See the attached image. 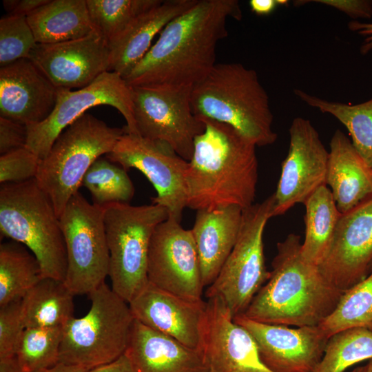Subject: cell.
<instances>
[{
    "mask_svg": "<svg viewBox=\"0 0 372 372\" xmlns=\"http://www.w3.org/2000/svg\"><path fill=\"white\" fill-rule=\"evenodd\" d=\"M242 17L237 0H197L167 24L124 79L130 86L193 87L216 64V48L227 35V20Z\"/></svg>",
    "mask_w": 372,
    "mask_h": 372,
    "instance_id": "obj_1",
    "label": "cell"
},
{
    "mask_svg": "<svg viewBox=\"0 0 372 372\" xmlns=\"http://www.w3.org/2000/svg\"><path fill=\"white\" fill-rule=\"evenodd\" d=\"M185 174L187 207L196 211L254 204L258 177L256 145L231 126L200 118Z\"/></svg>",
    "mask_w": 372,
    "mask_h": 372,
    "instance_id": "obj_2",
    "label": "cell"
},
{
    "mask_svg": "<svg viewBox=\"0 0 372 372\" xmlns=\"http://www.w3.org/2000/svg\"><path fill=\"white\" fill-rule=\"evenodd\" d=\"M301 245L295 234L277 243L269 278L243 313L246 317L267 324L318 326L334 310L344 292L303 258Z\"/></svg>",
    "mask_w": 372,
    "mask_h": 372,
    "instance_id": "obj_3",
    "label": "cell"
},
{
    "mask_svg": "<svg viewBox=\"0 0 372 372\" xmlns=\"http://www.w3.org/2000/svg\"><path fill=\"white\" fill-rule=\"evenodd\" d=\"M194 113L227 124L256 147L274 143L269 96L256 72L240 63H216L192 89Z\"/></svg>",
    "mask_w": 372,
    "mask_h": 372,
    "instance_id": "obj_4",
    "label": "cell"
},
{
    "mask_svg": "<svg viewBox=\"0 0 372 372\" xmlns=\"http://www.w3.org/2000/svg\"><path fill=\"white\" fill-rule=\"evenodd\" d=\"M0 231L29 249L39 262L43 278L65 281L67 253L60 220L35 178L1 184Z\"/></svg>",
    "mask_w": 372,
    "mask_h": 372,
    "instance_id": "obj_5",
    "label": "cell"
},
{
    "mask_svg": "<svg viewBox=\"0 0 372 372\" xmlns=\"http://www.w3.org/2000/svg\"><path fill=\"white\" fill-rule=\"evenodd\" d=\"M124 133L123 127H110L85 113L56 138L41 160L35 180L50 197L59 218L79 192L91 165L111 152Z\"/></svg>",
    "mask_w": 372,
    "mask_h": 372,
    "instance_id": "obj_6",
    "label": "cell"
},
{
    "mask_svg": "<svg viewBox=\"0 0 372 372\" xmlns=\"http://www.w3.org/2000/svg\"><path fill=\"white\" fill-rule=\"evenodd\" d=\"M91 307L63 327L59 362L88 370L112 362L127 349L134 318L129 303L105 282L90 292Z\"/></svg>",
    "mask_w": 372,
    "mask_h": 372,
    "instance_id": "obj_7",
    "label": "cell"
},
{
    "mask_svg": "<svg viewBox=\"0 0 372 372\" xmlns=\"http://www.w3.org/2000/svg\"><path fill=\"white\" fill-rule=\"evenodd\" d=\"M103 207L111 288L130 303L149 283L151 238L156 226L168 218V212L153 203L133 206L114 203Z\"/></svg>",
    "mask_w": 372,
    "mask_h": 372,
    "instance_id": "obj_8",
    "label": "cell"
},
{
    "mask_svg": "<svg viewBox=\"0 0 372 372\" xmlns=\"http://www.w3.org/2000/svg\"><path fill=\"white\" fill-rule=\"evenodd\" d=\"M273 195L243 209L237 241L214 282L207 298L220 296L232 316L243 314L270 276L264 256L263 233L273 217Z\"/></svg>",
    "mask_w": 372,
    "mask_h": 372,
    "instance_id": "obj_9",
    "label": "cell"
},
{
    "mask_svg": "<svg viewBox=\"0 0 372 372\" xmlns=\"http://www.w3.org/2000/svg\"><path fill=\"white\" fill-rule=\"evenodd\" d=\"M59 220L68 262L64 283L74 296L89 294L105 282L109 273L104 207L90 203L78 192Z\"/></svg>",
    "mask_w": 372,
    "mask_h": 372,
    "instance_id": "obj_10",
    "label": "cell"
},
{
    "mask_svg": "<svg viewBox=\"0 0 372 372\" xmlns=\"http://www.w3.org/2000/svg\"><path fill=\"white\" fill-rule=\"evenodd\" d=\"M138 134L168 144L191 160L195 138L205 130L191 103L192 87L167 85L131 86Z\"/></svg>",
    "mask_w": 372,
    "mask_h": 372,
    "instance_id": "obj_11",
    "label": "cell"
},
{
    "mask_svg": "<svg viewBox=\"0 0 372 372\" xmlns=\"http://www.w3.org/2000/svg\"><path fill=\"white\" fill-rule=\"evenodd\" d=\"M107 105L124 117L125 132L138 134L134 118L132 87L114 72H105L77 90L58 89L54 107L43 121L27 126L26 147L41 159L46 156L59 134L93 107Z\"/></svg>",
    "mask_w": 372,
    "mask_h": 372,
    "instance_id": "obj_12",
    "label": "cell"
},
{
    "mask_svg": "<svg viewBox=\"0 0 372 372\" xmlns=\"http://www.w3.org/2000/svg\"><path fill=\"white\" fill-rule=\"evenodd\" d=\"M106 158L126 171L135 168L142 172L157 193L152 198V203L163 206L168 218L180 223L183 211L187 207L188 161L166 143L125 132Z\"/></svg>",
    "mask_w": 372,
    "mask_h": 372,
    "instance_id": "obj_13",
    "label": "cell"
},
{
    "mask_svg": "<svg viewBox=\"0 0 372 372\" xmlns=\"http://www.w3.org/2000/svg\"><path fill=\"white\" fill-rule=\"evenodd\" d=\"M149 282L190 300H202L200 265L191 229L167 218L151 238L147 265Z\"/></svg>",
    "mask_w": 372,
    "mask_h": 372,
    "instance_id": "obj_14",
    "label": "cell"
},
{
    "mask_svg": "<svg viewBox=\"0 0 372 372\" xmlns=\"http://www.w3.org/2000/svg\"><path fill=\"white\" fill-rule=\"evenodd\" d=\"M289 147L273 195V217L304 203L318 188L327 185L329 151L311 121L295 118L290 125Z\"/></svg>",
    "mask_w": 372,
    "mask_h": 372,
    "instance_id": "obj_15",
    "label": "cell"
},
{
    "mask_svg": "<svg viewBox=\"0 0 372 372\" xmlns=\"http://www.w3.org/2000/svg\"><path fill=\"white\" fill-rule=\"evenodd\" d=\"M198 351L209 372H273L251 333L234 320L220 296L207 298Z\"/></svg>",
    "mask_w": 372,
    "mask_h": 372,
    "instance_id": "obj_16",
    "label": "cell"
},
{
    "mask_svg": "<svg viewBox=\"0 0 372 372\" xmlns=\"http://www.w3.org/2000/svg\"><path fill=\"white\" fill-rule=\"evenodd\" d=\"M372 262V196L341 214L328 253L318 266L343 292L364 280Z\"/></svg>",
    "mask_w": 372,
    "mask_h": 372,
    "instance_id": "obj_17",
    "label": "cell"
},
{
    "mask_svg": "<svg viewBox=\"0 0 372 372\" xmlns=\"http://www.w3.org/2000/svg\"><path fill=\"white\" fill-rule=\"evenodd\" d=\"M234 320L251 333L262 361L273 372H314L329 340L318 326L289 328L257 322L244 314Z\"/></svg>",
    "mask_w": 372,
    "mask_h": 372,
    "instance_id": "obj_18",
    "label": "cell"
},
{
    "mask_svg": "<svg viewBox=\"0 0 372 372\" xmlns=\"http://www.w3.org/2000/svg\"><path fill=\"white\" fill-rule=\"evenodd\" d=\"M29 59L57 89H81L110 71V52L107 40L94 30L71 41L37 43Z\"/></svg>",
    "mask_w": 372,
    "mask_h": 372,
    "instance_id": "obj_19",
    "label": "cell"
},
{
    "mask_svg": "<svg viewBox=\"0 0 372 372\" xmlns=\"http://www.w3.org/2000/svg\"><path fill=\"white\" fill-rule=\"evenodd\" d=\"M129 305L136 320L198 350L206 308L203 299H185L149 282Z\"/></svg>",
    "mask_w": 372,
    "mask_h": 372,
    "instance_id": "obj_20",
    "label": "cell"
},
{
    "mask_svg": "<svg viewBox=\"0 0 372 372\" xmlns=\"http://www.w3.org/2000/svg\"><path fill=\"white\" fill-rule=\"evenodd\" d=\"M58 89L29 59L0 68V115L25 125L52 112Z\"/></svg>",
    "mask_w": 372,
    "mask_h": 372,
    "instance_id": "obj_21",
    "label": "cell"
},
{
    "mask_svg": "<svg viewBox=\"0 0 372 372\" xmlns=\"http://www.w3.org/2000/svg\"><path fill=\"white\" fill-rule=\"evenodd\" d=\"M125 353L134 372H209L197 350L135 319Z\"/></svg>",
    "mask_w": 372,
    "mask_h": 372,
    "instance_id": "obj_22",
    "label": "cell"
},
{
    "mask_svg": "<svg viewBox=\"0 0 372 372\" xmlns=\"http://www.w3.org/2000/svg\"><path fill=\"white\" fill-rule=\"evenodd\" d=\"M243 209L229 205L198 210L192 229L204 287L211 285L231 252L240 230Z\"/></svg>",
    "mask_w": 372,
    "mask_h": 372,
    "instance_id": "obj_23",
    "label": "cell"
},
{
    "mask_svg": "<svg viewBox=\"0 0 372 372\" xmlns=\"http://www.w3.org/2000/svg\"><path fill=\"white\" fill-rule=\"evenodd\" d=\"M197 0H166L137 17L108 42L110 71L126 78L150 49L154 37Z\"/></svg>",
    "mask_w": 372,
    "mask_h": 372,
    "instance_id": "obj_24",
    "label": "cell"
},
{
    "mask_svg": "<svg viewBox=\"0 0 372 372\" xmlns=\"http://www.w3.org/2000/svg\"><path fill=\"white\" fill-rule=\"evenodd\" d=\"M329 145L327 185L343 214L372 196V168L341 130L334 132Z\"/></svg>",
    "mask_w": 372,
    "mask_h": 372,
    "instance_id": "obj_25",
    "label": "cell"
},
{
    "mask_svg": "<svg viewBox=\"0 0 372 372\" xmlns=\"http://www.w3.org/2000/svg\"><path fill=\"white\" fill-rule=\"evenodd\" d=\"M27 19L39 44L79 39L95 30L86 0H49Z\"/></svg>",
    "mask_w": 372,
    "mask_h": 372,
    "instance_id": "obj_26",
    "label": "cell"
},
{
    "mask_svg": "<svg viewBox=\"0 0 372 372\" xmlns=\"http://www.w3.org/2000/svg\"><path fill=\"white\" fill-rule=\"evenodd\" d=\"M74 296L64 282L42 278L21 299L25 327H63L74 317Z\"/></svg>",
    "mask_w": 372,
    "mask_h": 372,
    "instance_id": "obj_27",
    "label": "cell"
},
{
    "mask_svg": "<svg viewBox=\"0 0 372 372\" xmlns=\"http://www.w3.org/2000/svg\"><path fill=\"white\" fill-rule=\"evenodd\" d=\"M304 205L305 234L301 254L306 261L319 266L328 253L341 213L327 185L318 188Z\"/></svg>",
    "mask_w": 372,
    "mask_h": 372,
    "instance_id": "obj_28",
    "label": "cell"
},
{
    "mask_svg": "<svg viewBox=\"0 0 372 372\" xmlns=\"http://www.w3.org/2000/svg\"><path fill=\"white\" fill-rule=\"evenodd\" d=\"M293 92L307 105L332 115L342 123L350 134L354 148L372 168V99L350 105L327 101L299 89Z\"/></svg>",
    "mask_w": 372,
    "mask_h": 372,
    "instance_id": "obj_29",
    "label": "cell"
},
{
    "mask_svg": "<svg viewBox=\"0 0 372 372\" xmlns=\"http://www.w3.org/2000/svg\"><path fill=\"white\" fill-rule=\"evenodd\" d=\"M23 245L12 240L0 246V307L22 299L43 277L39 261Z\"/></svg>",
    "mask_w": 372,
    "mask_h": 372,
    "instance_id": "obj_30",
    "label": "cell"
},
{
    "mask_svg": "<svg viewBox=\"0 0 372 372\" xmlns=\"http://www.w3.org/2000/svg\"><path fill=\"white\" fill-rule=\"evenodd\" d=\"M318 327L328 338L351 328L372 331V271L344 291L334 310Z\"/></svg>",
    "mask_w": 372,
    "mask_h": 372,
    "instance_id": "obj_31",
    "label": "cell"
},
{
    "mask_svg": "<svg viewBox=\"0 0 372 372\" xmlns=\"http://www.w3.org/2000/svg\"><path fill=\"white\" fill-rule=\"evenodd\" d=\"M82 185L101 207L114 203H129L134 194L127 171L108 158H99L85 174Z\"/></svg>",
    "mask_w": 372,
    "mask_h": 372,
    "instance_id": "obj_32",
    "label": "cell"
},
{
    "mask_svg": "<svg viewBox=\"0 0 372 372\" xmlns=\"http://www.w3.org/2000/svg\"><path fill=\"white\" fill-rule=\"evenodd\" d=\"M372 358V331L351 328L338 332L327 341L324 355L314 372H344Z\"/></svg>",
    "mask_w": 372,
    "mask_h": 372,
    "instance_id": "obj_33",
    "label": "cell"
},
{
    "mask_svg": "<svg viewBox=\"0 0 372 372\" xmlns=\"http://www.w3.org/2000/svg\"><path fill=\"white\" fill-rule=\"evenodd\" d=\"M163 0H86L94 29L107 42Z\"/></svg>",
    "mask_w": 372,
    "mask_h": 372,
    "instance_id": "obj_34",
    "label": "cell"
},
{
    "mask_svg": "<svg viewBox=\"0 0 372 372\" xmlns=\"http://www.w3.org/2000/svg\"><path fill=\"white\" fill-rule=\"evenodd\" d=\"M63 327L25 328L17 356L25 372L49 369L59 362Z\"/></svg>",
    "mask_w": 372,
    "mask_h": 372,
    "instance_id": "obj_35",
    "label": "cell"
},
{
    "mask_svg": "<svg viewBox=\"0 0 372 372\" xmlns=\"http://www.w3.org/2000/svg\"><path fill=\"white\" fill-rule=\"evenodd\" d=\"M37 45L27 17L6 15L0 20V67L29 59Z\"/></svg>",
    "mask_w": 372,
    "mask_h": 372,
    "instance_id": "obj_36",
    "label": "cell"
},
{
    "mask_svg": "<svg viewBox=\"0 0 372 372\" xmlns=\"http://www.w3.org/2000/svg\"><path fill=\"white\" fill-rule=\"evenodd\" d=\"M41 160L26 147L1 155V185L21 183L35 178Z\"/></svg>",
    "mask_w": 372,
    "mask_h": 372,
    "instance_id": "obj_37",
    "label": "cell"
},
{
    "mask_svg": "<svg viewBox=\"0 0 372 372\" xmlns=\"http://www.w3.org/2000/svg\"><path fill=\"white\" fill-rule=\"evenodd\" d=\"M25 329L21 299L0 307V357L17 355L19 341Z\"/></svg>",
    "mask_w": 372,
    "mask_h": 372,
    "instance_id": "obj_38",
    "label": "cell"
},
{
    "mask_svg": "<svg viewBox=\"0 0 372 372\" xmlns=\"http://www.w3.org/2000/svg\"><path fill=\"white\" fill-rule=\"evenodd\" d=\"M27 125L0 116V154H7L26 147Z\"/></svg>",
    "mask_w": 372,
    "mask_h": 372,
    "instance_id": "obj_39",
    "label": "cell"
},
{
    "mask_svg": "<svg viewBox=\"0 0 372 372\" xmlns=\"http://www.w3.org/2000/svg\"><path fill=\"white\" fill-rule=\"evenodd\" d=\"M303 2H315L326 5L344 12L356 19H370L372 17V1L370 0H313Z\"/></svg>",
    "mask_w": 372,
    "mask_h": 372,
    "instance_id": "obj_40",
    "label": "cell"
},
{
    "mask_svg": "<svg viewBox=\"0 0 372 372\" xmlns=\"http://www.w3.org/2000/svg\"><path fill=\"white\" fill-rule=\"evenodd\" d=\"M49 0H3V8L8 15L28 17Z\"/></svg>",
    "mask_w": 372,
    "mask_h": 372,
    "instance_id": "obj_41",
    "label": "cell"
},
{
    "mask_svg": "<svg viewBox=\"0 0 372 372\" xmlns=\"http://www.w3.org/2000/svg\"><path fill=\"white\" fill-rule=\"evenodd\" d=\"M348 28L351 31L364 37L360 50L363 55L369 53L372 50V23L352 20L348 23Z\"/></svg>",
    "mask_w": 372,
    "mask_h": 372,
    "instance_id": "obj_42",
    "label": "cell"
},
{
    "mask_svg": "<svg viewBox=\"0 0 372 372\" xmlns=\"http://www.w3.org/2000/svg\"><path fill=\"white\" fill-rule=\"evenodd\" d=\"M87 372H134L132 363L124 353L114 361L87 371Z\"/></svg>",
    "mask_w": 372,
    "mask_h": 372,
    "instance_id": "obj_43",
    "label": "cell"
},
{
    "mask_svg": "<svg viewBox=\"0 0 372 372\" xmlns=\"http://www.w3.org/2000/svg\"><path fill=\"white\" fill-rule=\"evenodd\" d=\"M287 0H250L249 6L253 12L258 15H267L278 6L286 5Z\"/></svg>",
    "mask_w": 372,
    "mask_h": 372,
    "instance_id": "obj_44",
    "label": "cell"
},
{
    "mask_svg": "<svg viewBox=\"0 0 372 372\" xmlns=\"http://www.w3.org/2000/svg\"><path fill=\"white\" fill-rule=\"evenodd\" d=\"M0 372H25L17 355L0 357Z\"/></svg>",
    "mask_w": 372,
    "mask_h": 372,
    "instance_id": "obj_45",
    "label": "cell"
},
{
    "mask_svg": "<svg viewBox=\"0 0 372 372\" xmlns=\"http://www.w3.org/2000/svg\"><path fill=\"white\" fill-rule=\"evenodd\" d=\"M88 369L79 365L68 364L59 362L55 366L34 372H87Z\"/></svg>",
    "mask_w": 372,
    "mask_h": 372,
    "instance_id": "obj_46",
    "label": "cell"
},
{
    "mask_svg": "<svg viewBox=\"0 0 372 372\" xmlns=\"http://www.w3.org/2000/svg\"><path fill=\"white\" fill-rule=\"evenodd\" d=\"M351 372H367V365L356 367Z\"/></svg>",
    "mask_w": 372,
    "mask_h": 372,
    "instance_id": "obj_47",
    "label": "cell"
},
{
    "mask_svg": "<svg viewBox=\"0 0 372 372\" xmlns=\"http://www.w3.org/2000/svg\"><path fill=\"white\" fill-rule=\"evenodd\" d=\"M367 365V372H372V358L369 360Z\"/></svg>",
    "mask_w": 372,
    "mask_h": 372,
    "instance_id": "obj_48",
    "label": "cell"
},
{
    "mask_svg": "<svg viewBox=\"0 0 372 372\" xmlns=\"http://www.w3.org/2000/svg\"><path fill=\"white\" fill-rule=\"evenodd\" d=\"M372 271V262H371V267H370V271Z\"/></svg>",
    "mask_w": 372,
    "mask_h": 372,
    "instance_id": "obj_49",
    "label": "cell"
}]
</instances>
